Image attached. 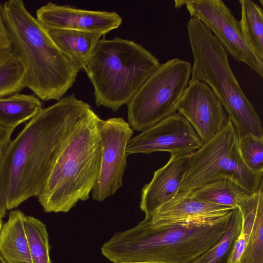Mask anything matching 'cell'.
<instances>
[{
	"label": "cell",
	"mask_w": 263,
	"mask_h": 263,
	"mask_svg": "<svg viewBox=\"0 0 263 263\" xmlns=\"http://www.w3.org/2000/svg\"><path fill=\"white\" fill-rule=\"evenodd\" d=\"M90 108L74 94L66 96L42 108L11 140L0 165L7 210L39 196L76 123Z\"/></svg>",
	"instance_id": "1"
},
{
	"label": "cell",
	"mask_w": 263,
	"mask_h": 263,
	"mask_svg": "<svg viewBox=\"0 0 263 263\" xmlns=\"http://www.w3.org/2000/svg\"><path fill=\"white\" fill-rule=\"evenodd\" d=\"M232 211L204 222L154 226L144 218L133 228L115 233L102 245L101 253L112 263H193L219 240Z\"/></svg>",
	"instance_id": "2"
},
{
	"label": "cell",
	"mask_w": 263,
	"mask_h": 263,
	"mask_svg": "<svg viewBox=\"0 0 263 263\" xmlns=\"http://www.w3.org/2000/svg\"><path fill=\"white\" fill-rule=\"evenodd\" d=\"M2 14L11 48L25 71V86L43 101L59 100L79 69L59 49L22 0H8Z\"/></svg>",
	"instance_id": "3"
},
{
	"label": "cell",
	"mask_w": 263,
	"mask_h": 263,
	"mask_svg": "<svg viewBox=\"0 0 263 263\" xmlns=\"http://www.w3.org/2000/svg\"><path fill=\"white\" fill-rule=\"evenodd\" d=\"M99 119L90 108L68 136L37 196L45 212L67 213L89 198L100 164Z\"/></svg>",
	"instance_id": "4"
},
{
	"label": "cell",
	"mask_w": 263,
	"mask_h": 263,
	"mask_svg": "<svg viewBox=\"0 0 263 263\" xmlns=\"http://www.w3.org/2000/svg\"><path fill=\"white\" fill-rule=\"evenodd\" d=\"M186 28L194 59L191 80L203 82L211 88L238 136L263 139L260 117L235 77L229 54L199 19L191 17Z\"/></svg>",
	"instance_id": "5"
},
{
	"label": "cell",
	"mask_w": 263,
	"mask_h": 263,
	"mask_svg": "<svg viewBox=\"0 0 263 263\" xmlns=\"http://www.w3.org/2000/svg\"><path fill=\"white\" fill-rule=\"evenodd\" d=\"M160 65L148 50L134 41L100 39L84 68L97 106L114 111L127 104Z\"/></svg>",
	"instance_id": "6"
},
{
	"label": "cell",
	"mask_w": 263,
	"mask_h": 263,
	"mask_svg": "<svg viewBox=\"0 0 263 263\" xmlns=\"http://www.w3.org/2000/svg\"><path fill=\"white\" fill-rule=\"evenodd\" d=\"M262 174L252 172L243 162L239 151L238 134L228 118L213 138L190 155L189 168L179 193L227 179L253 194L263 184Z\"/></svg>",
	"instance_id": "7"
},
{
	"label": "cell",
	"mask_w": 263,
	"mask_h": 263,
	"mask_svg": "<svg viewBox=\"0 0 263 263\" xmlns=\"http://www.w3.org/2000/svg\"><path fill=\"white\" fill-rule=\"evenodd\" d=\"M191 70L190 63L178 58L160 64L127 104L133 130L142 132L176 113Z\"/></svg>",
	"instance_id": "8"
},
{
	"label": "cell",
	"mask_w": 263,
	"mask_h": 263,
	"mask_svg": "<svg viewBox=\"0 0 263 263\" xmlns=\"http://www.w3.org/2000/svg\"><path fill=\"white\" fill-rule=\"evenodd\" d=\"M98 130L101 143L99 171L91 192L94 200L102 201L123 185L127 166V145L133 134L129 123L121 117L99 119Z\"/></svg>",
	"instance_id": "9"
},
{
	"label": "cell",
	"mask_w": 263,
	"mask_h": 263,
	"mask_svg": "<svg viewBox=\"0 0 263 263\" xmlns=\"http://www.w3.org/2000/svg\"><path fill=\"white\" fill-rule=\"evenodd\" d=\"M185 5L191 17L200 20L236 61L245 63L263 77V61L249 48L243 39L239 21L223 1L186 0Z\"/></svg>",
	"instance_id": "10"
},
{
	"label": "cell",
	"mask_w": 263,
	"mask_h": 263,
	"mask_svg": "<svg viewBox=\"0 0 263 263\" xmlns=\"http://www.w3.org/2000/svg\"><path fill=\"white\" fill-rule=\"evenodd\" d=\"M203 143L190 123L176 112L132 137L126 153L127 156L156 152L190 155Z\"/></svg>",
	"instance_id": "11"
},
{
	"label": "cell",
	"mask_w": 263,
	"mask_h": 263,
	"mask_svg": "<svg viewBox=\"0 0 263 263\" xmlns=\"http://www.w3.org/2000/svg\"><path fill=\"white\" fill-rule=\"evenodd\" d=\"M177 110L203 143L213 138L228 119L224 109L211 88L203 82L191 79Z\"/></svg>",
	"instance_id": "12"
},
{
	"label": "cell",
	"mask_w": 263,
	"mask_h": 263,
	"mask_svg": "<svg viewBox=\"0 0 263 263\" xmlns=\"http://www.w3.org/2000/svg\"><path fill=\"white\" fill-rule=\"evenodd\" d=\"M36 18L46 29H68L99 33L104 36L117 29L122 19L116 12L93 11L49 2L36 11Z\"/></svg>",
	"instance_id": "13"
},
{
	"label": "cell",
	"mask_w": 263,
	"mask_h": 263,
	"mask_svg": "<svg viewBox=\"0 0 263 263\" xmlns=\"http://www.w3.org/2000/svg\"><path fill=\"white\" fill-rule=\"evenodd\" d=\"M190 155L171 154L167 163L154 173L141 190L140 208L148 219L159 208L174 198L189 166Z\"/></svg>",
	"instance_id": "14"
},
{
	"label": "cell",
	"mask_w": 263,
	"mask_h": 263,
	"mask_svg": "<svg viewBox=\"0 0 263 263\" xmlns=\"http://www.w3.org/2000/svg\"><path fill=\"white\" fill-rule=\"evenodd\" d=\"M233 209L195 198L190 192L179 193L147 219L154 226L204 222L223 217Z\"/></svg>",
	"instance_id": "15"
},
{
	"label": "cell",
	"mask_w": 263,
	"mask_h": 263,
	"mask_svg": "<svg viewBox=\"0 0 263 263\" xmlns=\"http://www.w3.org/2000/svg\"><path fill=\"white\" fill-rule=\"evenodd\" d=\"M246 249L240 263H263V184L238 204Z\"/></svg>",
	"instance_id": "16"
},
{
	"label": "cell",
	"mask_w": 263,
	"mask_h": 263,
	"mask_svg": "<svg viewBox=\"0 0 263 263\" xmlns=\"http://www.w3.org/2000/svg\"><path fill=\"white\" fill-rule=\"evenodd\" d=\"M20 210L11 211L0 233V255L6 263H33Z\"/></svg>",
	"instance_id": "17"
},
{
	"label": "cell",
	"mask_w": 263,
	"mask_h": 263,
	"mask_svg": "<svg viewBox=\"0 0 263 263\" xmlns=\"http://www.w3.org/2000/svg\"><path fill=\"white\" fill-rule=\"evenodd\" d=\"M61 51L80 70L84 69L97 44L99 33L68 29H46Z\"/></svg>",
	"instance_id": "18"
},
{
	"label": "cell",
	"mask_w": 263,
	"mask_h": 263,
	"mask_svg": "<svg viewBox=\"0 0 263 263\" xmlns=\"http://www.w3.org/2000/svg\"><path fill=\"white\" fill-rule=\"evenodd\" d=\"M42 108L41 101L34 95L15 93L0 97V125L14 129L33 118Z\"/></svg>",
	"instance_id": "19"
},
{
	"label": "cell",
	"mask_w": 263,
	"mask_h": 263,
	"mask_svg": "<svg viewBox=\"0 0 263 263\" xmlns=\"http://www.w3.org/2000/svg\"><path fill=\"white\" fill-rule=\"evenodd\" d=\"M239 27L243 39L252 51L263 61V12L251 0H239Z\"/></svg>",
	"instance_id": "20"
},
{
	"label": "cell",
	"mask_w": 263,
	"mask_h": 263,
	"mask_svg": "<svg viewBox=\"0 0 263 263\" xmlns=\"http://www.w3.org/2000/svg\"><path fill=\"white\" fill-rule=\"evenodd\" d=\"M189 192L195 198L233 209L251 194L227 179L213 181Z\"/></svg>",
	"instance_id": "21"
},
{
	"label": "cell",
	"mask_w": 263,
	"mask_h": 263,
	"mask_svg": "<svg viewBox=\"0 0 263 263\" xmlns=\"http://www.w3.org/2000/svg\"><path fill=\"white\" fill-rule=\"evenodd\" d=\"M241 227L240 210L235 208L232 210L227 229L219 240L193 263H229Z\"/></svg>",
	"instance_id": "22"
},
{
	"label": "cell",
	"mask_w": 263,
	"mask_h": 263,
	"mask_svg": "<svg viewBox=\"0 0 263 263\" xmlns=\"http://www.w3.org/2000/svg\"><path fill=\"white\" fill-rule=\"evenodd\" d=\"M25 86L24 69L11 49L0 48V97L18 93Z\"/></svg>",
	"instance_id": "23"
},
{
	"label": "cell",
	"mask_w": 263,
	"mask_h": 263,
	"mask_svg": "<svg viewBox=\"0 0 263 263\" xmlns=\"http://www.w3.org/2000/svg\"><path fill=\"white\" fill-rule=\"evenodd\" d=\"M24 224L33 263H51L48 234L45 224L40 220L26 216Z\"/></svg>",
	"instance_id": "24"
},
{
	"label": "cell",
	"mask_w": 263,
	"mask_h": 263,
	"mask_svg": "<svg viewBox=\"0 0 263 263\" xmlns=\"http://www.w3.org/2000/svg\"><path fill=\"white\" fill-rule=\"evenodd\" d=\"M238 136L239 151L246 165L254 173H263V139L251 135Z\"/></svg>",
	"instance_id": "25"
},
{
	"label": "cell",
	"mask_w": 263,
	"mask_h": 263,
	"mask_svg": "<svg viewBox=\"0 0 263 263\" xmlns=\"http://www.w3.org/2000/svg\"><path fill=\"white\" fill-rule=\"evenodd\" d=\"M14 129L8 128L0 125V165L4 153L11 141ZM7 209L0 189V219L6 216Z\"/></svg>",
	"instance_id": "26"
},
{
	"label": "cell",
	"mask_w": 263,
	"mask_h": 263,
	"mask_svg": "<svg viewBox=\"0 0 263 263\" xmlns=\"http://www.w3.org/2000/svg\"><path fill=\"white\" fill-rule=\"evenodd\" d=\"M246 246L245 236L241 227V231L235 242L229 263H240Z\"/></svg>",
	"instance_id": "27"
},
{
	"label": "cell",
	"mask_w": 263,
	"mask_h": 263,
	"mask_svg": "<svg viewBox=\"0 0 263 263\" xmlns=\"http://www.w3.org/2000/svg\"><path fill=\"white\" fill-rule=\"evenodd\" d=\"M2 5L0 4V48H10V42L2 14Z\"/></svg>",
	"instance_id": "28"
},
{
	"label": "cell",
	"mask_w": 263,
	"mask_h": 263,
	"mask_svg": "<svg viewBox=\"0 0 263 263\" xmlns=\"http://www.w3.org/2000/svg\"><path fill=\"white\" fill-rule=\"evenodd\" d=\"M186 2V0L175 1V8L179 9L183 5H185Z\"/></svg>",
	"instance_id": "29"
},
{
	"label": "cell",
	"mask_w": 263,
	"mask_h": 263,
	"mask_svg": "<svg viewBox=\"0 0 263 263\" xmlns=\"http://www.w3.org/2000/svg\"><path fill=\"white\" fill-rule=\"evenodd\" d=\"M126 263H161V262H153V261H141V262H126Z\"/></svg>",
	"instance_id": "30"
},
{
	"label": "cell",
	"mask_w": 263,
	"mask_h": 263,
	"mask_svg": "<svg viewBox=\"0 0 263 263\" xmlns=\"http://www.w3.org/2000/svg\"><path fill=\"white\" fill-rule=\"evenodd\" d=\"M3 226L2 219H0V233Z\"/></svg>",
	"instance_id": "31"
},
{
	"label": "cell",
	"mask_w": 263,
	"mask_h": 263,
	"mask_svg": "<svg viewBox=\"0 0 263 263\" xmlns=\"http://www.w3.org/2000/svg\"><path fill=\"white\" fill-rule=\"evenodd\" d=\"M0 263H6L5 260L3 259V258L1 257L0 255Z\"/></svg>",
	"instance_id": "32"
}]
</instances>
